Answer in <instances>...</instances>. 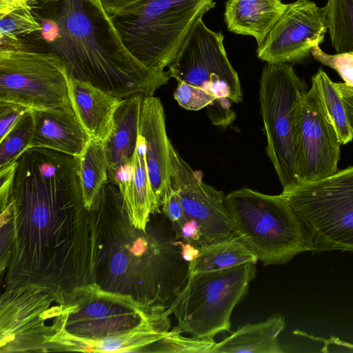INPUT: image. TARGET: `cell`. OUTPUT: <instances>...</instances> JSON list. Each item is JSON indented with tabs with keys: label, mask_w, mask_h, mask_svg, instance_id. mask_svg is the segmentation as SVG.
Instances as JSON below:
<instances>
[{
	"label": "cell",
	"mask_w": 353,
	"mask_h": 353,
	"mask_svg": "<svg viewBox=\"0 0 353 353\" xmlns=\"http://www.w3.org/2000/svg\"><path fill=\"white\" fill-rule=\"evenodd\" d=\"M132 225L145 230L152 214L159 212L150 188L145 154V144L139 134L133 160L130 182L120 191Z\"/></svg>",
	"instance_id": "cell-19"
},
{
	"label": "cell",
	"mask_w": 353,
	"mask_h": 353,
	"mask_svg": "<svg viewBox=\"0 0 353 353\" xmlns=\"http://www.w3.org/2000/svg\"><path fill=\"white\" fill-rule=\"evenodd\" d=\"M315 60L334 70L350 86H353V52L330 54L323 52L320 46L311 50Z\"/></svg>",
	"instance_id": "cell-27"
},
{
	"label": "cell",
	"mask_w": 353,
	"mask_h": 353,
	"mask_svg": "<svg viewBox=\"0 0 353 353\" xmlns=\"http://www.w3.org/2000/svg\"><path fill=\"white\" fill-rule=\"evenodd\" d=\"M68 92L74 112L89 138L105 143L121 99L72 77H69Z\"/></svg>",
	"instance_id": "cell-16"
},
{
	"label": "cell",
	"mask_w": 353,
	"mask_h": 353,
	"mask_svg": "<svg viewBox=\"0 0 353 353\" xmlns=\"http://www.w3.org/2000/svg\"><path fill=\"white\" fill-rule=\"evenodd\" d=\"M307 84L291 64L267 63L260 79L259 102L267 154L283 190L299 183L294 132L297 108Z\"/></svg>",
	"instance_id": "cell-8"
},
{
	"label": "cell",
	"mask_w": 353,
	"mask_h": 353,
	"mask_svg": "<svg viewBox=\"0 0 353 353\" xmlns=\"http://www.w3.org/2000/svg\"><path fill=\"white\" fill-rule=\"evenodd\" d=\"M216 343L214 338H196L183 336L174 327L150 348V352L168 353H210Z\"/></svg>",
	"instance_id": "cell-26"
},
{
	"label": "cell",
	"mask_w": 353,
	"mask_h": 353,
	"mask_svg": "<svg viewBox=\"0 0 353 353\" xmlns=\"http://www.w3.org/2000/svg\"><path fill=\"white\" fill-rule=\"evenodd\" d=\"M77 159L83 201L85 208L89 211L108 179L104 143L90 139Z\"/></svg>",
	"instance_id": "cell-21"
},
{
	"label": "cell",
	"mask_w": 353,
	"mask_h": 353,
	"mask_svg": "<svg viewBox=\"0 0 353 353\" xmlns=\"http://www.w3.org/2000/svg\"><path fill=\"white\" fill-rule=\"evenodd\" d=\"M145 0H99L103 8L110 15L123 11Z\"/></svg>",
	"instance_id": "cell-31"
},
{
	"label": "cell",
	"mask_w": 353,
	"mask_h": 353,
	"mask_svg": "<svg viewBox=\"0 0 353 353\" xmlns=\"http://www.w3.org/2000/svg\"><path fill=\"white\" fill-rule=\"evenodd\" d=\"M40 32L50 51L66 64L70 77L120 99L153 96L170 79L156 73L125 48L99 0H61Z\"/></svg>",
	"instance_id": "cell-1"
},
{
	"label": "cell",
	"mask_w": 353,
	"mask_h": 353,
	"mask_svg": "<svg viewBox=\"0 0 353 353\" xmlns=\"http://www.w3.org/2000/svg\"><path fill=\"white\" fill-rule=\"evenodd\" d=\"M29 111L31 110L21 105L0 101V140L3 139Z\"/></svg>",
	"instance_id": "cell-28"
},
{
	"label": "cell",
	"mask_w": 353,
	"mask_h": 353,
	"mask_svg": "<svg viewBox=\"0 0 353 353\" xmlns=\"http://www.w3.org/2000/svg\"><path fill=\"white\" fill-rule=\"evenodd\" d=\"M321 95L326 112L342 145L353 139L352 129L341 96L333 82L322 68L312 77Z\"/></svg>",
	"instance_id": "cell-24"
},
{
	"label": "cell",
	"mask_w": 353,
	"mask_h": 353,
	"mask_svg": "<svg viewBox=\"0 0 353 353\" xmlns=\"http://www.w3.org/2000/svg\"><path fill=\"white\" fill-rule=\"evenodd\" d=\"M48 1H59L61 0H48Z\"/></svg>",
	"instance_id": "cell-33"
},
{
	"label": "cell",
	"mask_w": 353,
	"mask_h": 353,
	"mask_svg": "<svg viewBox=\"0 0 353 353\" xmlns=\"http://www.w3.org/2000/svg\"><path fill=\"white\" fill-rule=\"evenodd\" d=\"M144 97L134 94L122 99L115 111L112 130L104 143L108 179L132 170Z\"/></svg>",
	"instance_id": "cell-15"
},
{
	"label": "cell",
	"mask_w": 353,
	"mask_h": 353,
	"mask_svg": "<svg viewBox=\"0 0 353 353\" xmlns=\"http://www.w3.org/2000/svg\"><path fill=\"white\" fill-rule=\"evenodd\" d=\"M259 261L256 255L239 237L199 248V254L189 263V276L232 268Z\"/></svg>",
	"instance_id": "cell-20"
},
{
	"label": "cell",
	"mask_w": 353,
	"mask_h": 353,
	"mask_svg": "<svg viewBox=\"0 0 353 353\" xmlns=\"http://www.w3.org/2000/svg\"><path fill=\"white\" fill-rule=\"evenodd\" d=\"M139 134L145 144L147 170L152 192L159 208L170 179L171 143L167 135L165 115L161 100L144 97L142 102Z\"/></svg>",
	"instance_id": "cell-13"
},
{
	"label": "cell",
	"mask_w": 353,
	"mask_h": 353,
	"mask_svg": "<svg viewBox=\"0 0 353 353\" xmlns=\"http://www.w3.org/2000/svg\"><path fill=\"white\" fill-rule=\"evenodd\" d=\"M66 64L52 52L0 49V101L30 110L70 102Z\"/></svg>",
	"instance_id": "cell-9"
},
{
	"label": "cell",
	"mask_w": 353,
	"mask_h": 353,
	"mask_svg": "<svg viewBox=\"0 0 353 353\" xmlns=\"http://www.w3.org/2000/svg\"><path fill=\"white\" fill-rule=\"evenodd\" d=\"M256 274V264L250 263L190 276L168 308L176 320L175 327L199 339L230 332L232 312Z\"/></svg>",
	"instance_id": "cell-6"
},
{
	"label": "cell",
	"mask_w": 353,
	"mask_h": 353,
	"mask_svg": "<svg viewBox=\"0 0 353 353\" xmlns=\"http://www.w3.org/2000/svg\"><path fill=\"white\" fill-rule=\"evenodd\" d=\"M221 32L196 23L178 54L168 66L176 80L174 98L189 110L207 108L212 123L225 128L235 118L232 103L242 101L237 72L227 56Z\"/></svg>",
	"instance_id": "cell-3"
},
{
	"label": "cell",
	"mask_w": 353,
	"mask_h": 353,
	"mask_svg": "<svg viewBox=\"0 0 353 353\" xmlns=\"http://www.w3.org/2000/svg\"><path fill=\"white\" fill-rule=\"evenodd\" d=\"M327 27L322 8L310 0L288 3L261 45L257 57L270 64L296 63L324 41Z\"/></svg>",
	"instance_id": "cell-12"
},
{
	"label": "cell",
	"mask_w": 353,
	"mask_h": 353,
	"mask_svg": "<svg viewBox=\"0 0 353 353\" xmlns=\"http://www.w3.org/2000/svg\"><path fill=\"white\" fill-rule=\"evenodd\" d=\"M335 86L342 99L353 134V86L345 83H335Z\"/></svg>",
	"instance_id": "cell-30"
},
{
	"label": "cell",
	"mask_w": 353,
	"mask_h": 353,
	"mask_svg": "<svg viewBox=\"0 0 353 353\" xmlns=\"http://www.w3.org/2000/svg\"><path fill=\"white\" fill-rule=\"evenodd\" d=\"M226 196L237 236L264 265L285 264L313 251L310 232L280 194L243 188Z\"/></svg>",
	"instance_id": "cell-5"
},
{
	"label": "cell",
	"mask_w": 353,
	"mask_h": 353,
	"mask_svg": "<svg viewBox=\"0 0 353 353\" xmlns=\"http://www.w3.org/2000/svg\"><path fill=\"white\" fill-rule=\"evenodd\" d=\"M280 195L310 232L313 252H353V165Z\"/></svg>",
	"instance_id": "cell-7"
},
{
	"label": "cell",
	"mask_w": 353,
	"mask_h": 353,
	"mask_svg": "<svg viewBox=\"0 0 353 353\" xmlns=\"http://www.w3.org/2000/svg\"><path fill=\"white\" fill-rule=\"evenodd\" d=\"M285 327V318L272 314L265 321L239 327L229 336L216 343L210 353H283L278 338Z\"/></svg>",
	"instance_id": "cell-18"
},
{
	"label": "cell",
	"mask_w": 353,
	"mask_h": 353,
	"mask_svg": "<svg viewBox=\"0 0 353 353\" xmlns=\"http://www.w3.org/2000/svg\"><path fill=\"white\" fill-rule=\"evenodd\" d=\"M286 6L281 0H228L224 20L229 31L252 36L259 46Z\"/></svg>",
	"instance_id": "cell-17"
},
{
	"label": "cell",
	"mask_w": 353,
	"mask_h": 353,
	"mask_svg": "<svg viewBox=\"0 0 353 353\" xmlns=\"http://www.w3.org/2000/svg\"><path fill=\"white\" fill-rule=\"evenodd\" d=\"M294 142L299 183L320 180L338 171L342 144L312 81L297 108Z\"/></svg>",
	"instance_id": "cell-10"
},
{
	"label": "cell",
	"mask_w": 353,
	"mask_h": 353,
	"mask_svg": "<svg viewBox=\"0 0 353 353\" xmlns=\"http://www.w3.org/2000/svg\"><path fill=\"white\" fill-rule=\"evenodd\" d=\"M179 245L181 247V252L182 257L185 261L190 263L199 256V248L194 247V245L190 243H184L181 240H179Z\"/></svg>",
	"instance_id": "cell-32"
},
{
	"label": "cell",
	"mask_w": 353,
	"mask_h": 353,
	"mask_svg": "<svg viewBox=\"0 0 353 353\" xmlns=\"http://www.w3.org/2000/svg\"><path fill=\"white\" fill-rule=\"evenodd\" d=\"M29 1L0 8V49L23 48L22 38L41 32V23L34 17Z\"/></svg>",
	"instance_id": "cell-22"
},
{
	"label": "cell",
	"mask_w": 353,
	"mask_h": 353,
	"mask_svg": "<svg viewBox=\"0 0 353 353\" xmlns=\"http://www.w3.org/2000/svg\"><path fill=\"white\" fill-rule=\"evenodd\" d=\"M162 212L172 224L179 223L184 219V212L179 197L168 183L161 199Z\"/></svg>",
	"instance_id": "cell-29"
},
{
	"label": "cell",
	"mask_w": 353,
	"mask_h": 353,
	"mask_svg": "<svg viewBox=\"0 0 353 353\" xmlns=\"http://www.w3.org/2000/svg\"><path fill=\"white\" fill-rule=\"evenodd\" d=\"M214 0H145L111 14L128 52L146 68L165 73L199 19Z\"/></svg>",
	"instance_id": "cell-4"
},
{
	"label": "cell",
	"mask_w": 353,
	"mask_h": 353,
	"mask_svg": "<svg viewBox=\"0 0 353 353\" xmlns=\"http://www.w3.org/2000/svg\"><path fill=\"white\" fill-rule=\"evenodd\" d=\"M322 10L336 53L353 52V0H327Z\"/></svg>",
	"instance_id": "cell-23"
},
{
	"label": "cell",
	"mask_w": 353,
	"mask_h": 353,
	"mask_svg": "<svg viewBox=\"0 0 353 353\" xmlns=\"http://www.w3.org/2000/svg\"><path fill=\"white\" fill-rule=\"evenodd\" d=\"M31 111L26 112L6 137L0 140V170L15 163L25 151L30 148L33 135Z\"/></svg>",
	"instance_id": "cell-25"
},
{
	"label": "cell",
	"mask_w": 353,
	"mask_h": 353,
	"mask_svg": "<svg viewBox=\"0 0 353 353\" xmlns=\"http://www.w3.org/2000/svg\"><path fill=\"white\" fill-rule=\"evenodd\" d=\"M31 112L33 135L30 148H48L76 157L83 153L90 138L71 103Z\"/></svg>",
	"instance_id": "cell-14"
},
{
	"label": "cell",
	"mask_w": 353,
	"mask_h": 353,
	"mask_svg": "<svg viewBox=\"0 0 353 353\" xmlns=\"http://www.w3.org/2000/svg\"><path fill=\"white\" fill-rule=\"evenodd\" d=\"M170 183L176 192L184 218L201 229L202 247L238 237L228 206L227 196L205 183L170 145Z\"/></svg>",
	"instance_id": "cell-11"
},
{
	"label": "cell",
	"mask_w": 353,
	"mask_h": 353,
	"mask_svg": "<svg viewBox=\"0 0 353 353\" xmlns=\"http://www.w3.org/2000/svg\"><path fill=\"white\" fill-rule=\"evenodd\" d=\"M131 296L101 289L94 283L69 294L49 350L94 352H146L162 336L159 324Z\"/></svg>",
	"instance_id": "cell-2"
}]
</instances>
